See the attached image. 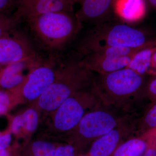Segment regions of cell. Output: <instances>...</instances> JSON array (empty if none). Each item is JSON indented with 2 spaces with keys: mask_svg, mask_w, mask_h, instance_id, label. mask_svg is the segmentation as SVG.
Segmentation results:
<instances>
[{
  "mask_svg": "<svg viewBox=\"0 0 156 156\" xmlns=\"http://www.w3.org/2000/svg\"><path fill=\"white\" fill-rule=\"evenodd\" d=\"M143 156H156V149L154 147H148L145 153Z\"/></svg>",
  "mask_w": 156,
  "mask_h": 156,
  "instance_id": "484cf974",
  "label": "cell"
},
{
  "mask_svg": "<svg viewBox=\"0 0 156 156\" xmlns=\"http://www.w3.org/2000/svg\"><path fill=\"white\" fill-rule=\"evenodd\" d=\"M79 156H89L88 155H80Z\"/></svg>",
  "mask_w": 156,
  "mask_h": 156,
  "instance_id": "4dcf8cb0",
  "label": "cell"
},
{
  "mask_svg": "<svg viewBox=\"0 0 156 156\" xmlns=\"http://www.w3.org/2000/svg\"><path fill=\"white\" fill-rule=\"evenodd\" d=\"M114 12L115 15L126 21L139 20L145 14V0H115Z\"/></svg>",
  "mask_w": 156,
  "mask_h": 156,
  "instance_id": "4fadbf2b",
  "label": "cell"
},
{
  "mask_svg": "<svg viewBox=\"0 0 156 156\" xmlns=\"http://www.w3.org/2000/svg\"><path fill=\"white\" fill-rule=\"evenodd\" d=\"M0 91V115L4 114L8 111L11 105L10 91Z\"/></svg>",
  "mask_w": 156,
  "mask_h": 156,
  "instance_id": "44dd1931",
  "label": "cell"
},
{
  "mask_svg": "<svg viewBox=\"0 0 156 156\" xmlns=\"http://www.w3.org/2000/svg\"><path fill=\"white\" fill-rule=\"evenodd\" d=\"M156 51V40L135 54L127 67L141 75H144L151 68L152 58Z\"/></svg>",
  "mask_w": 156,
  "mask_h": 156,
  "instance_id": "5bb4252c",
  "label": "cell"
},
{
  "mask_svg": "<svg viewBox=\"0 0 156 156\" xmlns=\"http://www.w3.org/2000/svg\"><path fill=\"white\" fill-rule=\"evenodd\" d=\"M21 21L14 13L0 14V38L6 33L18 27Z\"/></svg>",
  "mask_w": 156,
  "mask_h": 156,
  "instance_id": "d6986e66",
  "label": "cell"
},
{
  "mask_svg": "<svg viewBox=\"0 0 156 156\" xmlns=\"http://www.w3.org/2000/svg\"><path fill=\"white\" fill-rule=\"evenodd\" d=\"M156 128V103L146 112L143 117L136 118L134 134Z\"/></svg>",
  "mask_w": 156,
  "mask_h": 156,
  "instance_id": "ac0fdd59",
  "label": "cell"
},
{
  "mask_svg": "<svg viewBox=\"0 0 156 156\" xmlns=\"http://www.w3.org/2000/svg\"><path fill=\"white\" fill-rule=\"evenodd\" d=\"M78 0H13L14 13L21 20L57 11H73Z\"/></svg>",
  "mask_w": 156,
  "mask_h": 156,
  "instance_id": "9c48e42d",
  "label": "cell"
},
{
  "mask_svg": "<svg viewBox=\"0 0 156 156\" xmlns=\"http://www.w3.org/2000/svg\"><path fill=\"white\" fill-rule=\"evenodd\" d=\"M147 147L145 140L132 136L119 146L112 156H143Z\"/></svg>",
  "mask_w": 156,
  "mask_h": 156,
  "instance_id": "9a60e30c",
  "label": "cell"
},
{
  "mask_svg": "<svg viewBox=\"0 0 156 156\" xmlns=\"http://www.w3.org/2000/svg\"><path fill=\"white\" fill-rule=\"evenodd\" d=\"M101 103L95 85L68 98L58 108L54 125L60 131L73 130L84 115Z\"/></svg>",
  "mask_w": 156,
  "mask_h": 156,
  "instance_id": "5b68a950",
  "label": "cell"
},
{
  "mask_svg": "<svg viewBox=\"0 0 156 156\" xmlns=\"http://www.w3.org/2000/svg\"><path fill=\"white\" fill-rule=\"evenodd\" d=\"M43 59L27 36L17 27L0 38V65L2 66L20 61Z\"/></svg>",
  "mask_w": 156,
  "mask_h": 156,
  "instance_id": "8992f818",
  "label": "cell"
},
{
  "mask_svg": "<svg viewBox=\"0 0 156 156\" xmlns=\"http://www.w3.org/2000/svg\"><path fill=\"white\" fill-rule=\"evenodd\" d=\"M11 135L9 133L2 134L0 133V150L6 149L11 143Z\"/></svg>",
  "mask_w": 156,
  "mask_h": 156,
  "instance_id": "d4e9b609",
  "label": "cell"
},
{
  "mask_svg": "<svg viewBox=\"0 0 156 156\" xmlns=\"http://www.w3.org/2000/svg\"><path fill=\"white\" fill-rule=\"evenodd\" d=\"M155 40H153L148 44L138 48H129L123 46L111 47L89 53H92L95 56L100 57H119L128 56L137 53L139 50L152 43Z\"/></svg>",
  "mask_w": 156,
  "mask_h": 156,
  "instance_id": "e0dca14e",
  "label": "cell"
},
{
  "mask_svg": "<svg viewBox=\"0 0 156 156\" xmlns=\"http://www.w3.org/2000/svg\"><path fill=\"white\" fill-rule=\"evenodd\" d=\"M24 20L39 47L48 57L57 58L83 27L73 11L50 12Z\"/></svg>",
  "mask_w": 156,
  "mask_h": 156,
  "instance_id": "6da1fadb",
  "label": "cell"
},
{
  "mask_svg": "<svg viewBox=\"0 0 156 156\" xmlns=\"http://www.w3.org/2000/svg\"><path fill=\"white\" fill-rule=\"evenodd\" d=\"M153 40L142 30L113 20L94 26L87 31L79 41L77 50L82 56L111 47L140 48Z\"/></svg>",
  "mask_w": 156,
  "mask_h": 156,
  "instance_id": "3957f363",
  "label": "cell"
},
{
  "mask_svg": "<svg viewBox=\"0 0 156 156\" xmlns=\"http://www.w3.org/2000/svg\"><path fill=\"white\" fill-rule=\"evenodd\" d=\"M13 8V0H0V14L11 13Z\"/></svg>",
  "mask_w": 156,
  "mask_h": 156,
  "instance_id": "603a6c76",
  "label": "cell"
},
{
  "mask_svg": "<svg viewBox=\"0 0 156 156\" xmlns=\"http://www.w3.org/2000/svg\"><path fill=\"white\" fill-rule=\"evenodd\" d=\"M75 149L70 144L62 146L55 150V156H75Z\"/></svg>",
  "mask_w": 156,
  "mask_h": 156,
  "instance_id": "7402d4cb",
  "label": "cell"
},
{
  "mask_svg": "<svg viewBox=\"0 0 156 156\" xmlns=\"http://www.w3.org/2000/svg\"><path fill=\"white\" fill-rule=\"evenodd\" d=\"M60 59L48 57L47 60L34 67L23 83L18 86L21 87L27 99L33 100L39 98L53 83L56 72L54 71L53 66Z\"/></svg>",
  "mask_w": 156,
  "mask_h": 156,
  "instance_id": "52a82bcc",
  "label": "cell"
},
{
  "mask_svg": "<svg viewBox=\"0 0 156 156\" xmlns=\"http://www.w3.org/2000/svg\"><path fill=\"white\" fill-rule=\"evenodd\" d=\"M115 0H78L80 8L76 13L83 24L94 26L113 21Z\"/></svg>",
  "mask_w": 156,
  "mask_h": 156,
  "instance_id": "30bf717a",
  "label": "cell"
},
{
  "mask_svg": "<svg viewBox=\"0 0 156 156\" xmlns=\"http://www.w3.org/2000/svg\"><path fill=\"white\" fill-rule=\"evenodd\" d=\"M32 151L34 156H55V147L49 143L36 141L33 144Z\"/></svg>",
  "mask_w": 156,
  "mask_h": 156,
  "instance_id": "ffe728a7",
  "label": "cell"
},
{
  "mask_svg": "<svg viewBox=\"0 0 156 156\" xmlns=\"http://www.w3.org/2000/svg\"><path fill=\"white\" fill-rule=\"evenodd\" d=\"M3 66H2L0 65V71H1V69H2V68Z\"/></svg>",
  "mask_w": 156,
  "mask_h": 156,
  "instance_id": "f546056e",
  "label": "cell"
},
{
  "mask_svg": "<svg viewBox=\"0 0 156 156\" xmlns=\"http://www.w3.org/2000/svg\"><path fill=\"white\" fill-rule=\"evenodd\" d=\"M144 92H146L150 97L152 98H156V76L144 87Z\"/></svg>",
  "mask_w": 156,
  "mask_h": 156,
  "instance_id": "cb8c5ba5",
  "label": "cell"
},
{
  "mask_svg": "<svg viewBox=\"0 0 156 156\" xmlns=\"http://www.w3.org/2000/svg\"><path fill=\"white\" fill-rule=\"evenodd\" d=\"M149 5L153 9H156V0H147Z\"/></svg>",
  "mask_w": 156,
  "mask_h": 156,
  "instance_id": "83f0119b",
  "label": "cell"
},
{
  "mask_svg": "<svg viewBox=\"0 0 156 156\" xmlns=\"http://www.w3.org/2000/svg\"><path fill=\"white\" fill-rule=\"evenodd\" d=\"M151 68L156 69V51L154 53L152 58Z\"/></svg>",
  "mask_w": 156,
  "mask_h": 156,
  "instance_id": "4316f807",
  "label": "cell"
},
{
  "mask_svg": "<svg viewBox=\"0 0 156 156\" xmlns=\"http://www.w3.org/2000/svg\"><path fill=\"white\" fill-rule=\"evenodd\" d=\"M136 53L119 57H100L89 53L80 58L82 63L92 73L105 74L127 67Z\"/></svg>",
  "mask_w": 156,
  "mask_h": 156,
  "instance_id": "8fae6325",
  "label": "cell"
},
{
  "mask_svg": "<svg viewBox=\"0 0 156 156\" xmlns=\"http://www.w3.org/2000/svg\"><path fill=\"white\" fill-rule=\"evenodd\" d=\"M43 60L20 61L3 66L0 71V88L8 90L18 87L25 80L23 72L26 68L34 67Z\"/></svg>",
  "mask_w": 156,
  "mask_h": 156,
  "instance_id": "7c38bea8",
  "label": "cell"
},
{
  "mask_svg": "<svg viewBox=\"0 0 156 156\" xmlns=\"http://www.w3.org/2000/svg\"><path fill=\"white\" fill-rule=\"evenodd\" d=\"M38 122V117L35 110L29 109L22 115H18L14 118L11 126L13 133L17 134L21 128L27 131H33L36 129Z\"/></svg>",
  "mask_w": 156,
  "mask_h": 156,
  "instance_id": "2e32d148",
  "label": "cell"
},
{
  "mask_svg": "<svg viewBox=\"0 0 156 156\" xmlns=\"http://www.w3.org/2000/svg\"><path fill=\"white\" fill-rule=\"evenodd\" d=\"M95 89L104 104L137 116L139 102L144 93V75L128 67L95 76Z\"/></svg>",
  "mask_w": 156,
  "mask_h": 156,
  "instance_id": "7a4b0ae2",
  "label": "cell"
},
{
  "mask_svg": "<svg viewBox=\"0 0 156 156\" xmlns=\"http://www.w3.org/2000/svg\"><path fill=\"white\" fill-rule=\"evenodd\" d=\"M136 118L116 127L92 143L89 156H112L115 151L126 140L133 136Z\"/></svg>",
  "mask_w": 156,
  "mask_h": 156,
  "instance_id": "ba28073f",
  "label": "cell"
},
{
  "mask_svg": "<svg viewBox=\"0 0 156 156\" xmlns=\"http://www.w3.org/2000/svg\"><path fill=\"white\" fill-rule=\"evenodd\" d=\"M0 156H9V155L6 149L0 150Z\"/></svg>",
  "mask_w": 156,
  "mask_h": 156,
  "instance_id": "f1b7e54d",
  "label": "cell"
},
{
  "mask_svg": "<svg viewBox=\"0 0 156 156\" xmlns=\"http://www.w3.org/2000/svg\"><path fill=\"white\" fill-rule=\"evenodd\" d=\"M136 117L135 115L101 102L84 115L73 131L78 141L91 144L114 128Z\"/></svg>",
  "mask_w": 156,
  "mask_h": 156,
  "instance_id": "277c9868",
  "label": "cell"
}]
</instances>
